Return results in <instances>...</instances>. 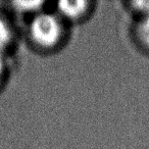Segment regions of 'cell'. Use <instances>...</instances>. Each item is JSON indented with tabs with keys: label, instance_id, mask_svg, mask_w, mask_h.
Listing matches in <instances>:
<instances>
[{
	"label": "cell",
	"instance_id": "cell-1",
	"mask_svg": "<svg viewBox=\"0 0 149 149\" xmlns=\"http://www.w3.org/2000/svg\"><path fill=\"white\" fill-rule=\"evenodd\" d=\"M62 26L52 15L42 13L32 21L30 35L33 41L42 48H53L62 38Z\"/></svg>",
	"mask_w": 149,
	"mask_h": 149
},
{
	"label": "cell",
	"instance_id": "cell-2",
	"mask_svg": "<svg viewBox=\"0 0 149 149\" xmlns=\"http://www.w3.org/2000/svg\"><path fill=\"white\" fill-rule=\"evenodd\" d=\"M89 2L87 1H60L58 3V10L62 15L72 19H76L84 15L88 10Z\"/></svg>",
	"mask_w": 149,
	"mask_h": 149
},
{
	"label": "cell",
	"instance_id": "cell-3",
	"mask_svg": "<svg viewBox=\"0 0 149 149\" xmlns=\"http://www.w3.org/2000/svg\"><path fill=\"white\" fill-rule=\"evenodd\" d=\"M137 36L141 43L145 47L149 48V15L144 17L139 23L137 28Z\"/></svg>",
	"mask_w": 149,
	"mask_h": 149
},
{
	"label": "cell",
	"instance_id": "cell-4",
	"mask_svg": "<svg viewBox=\"0 0 149 149\" xmlns=\"http://www.w3.org/2000/svg\"><path fill=\"white\" fill-rule=\"evenodd\" d=\"M11 39V32L7 24L0 17V51L5 48Z\"/></svg>",
	"mask_w": 149,
	"mask_h": 149
},
{
	"label": "cell",
	"instance_id": "cell-5",
	"mask_svg": "<svg viewBox=\"0 0 149 149\" xmlns=\"http://www.w3.org/2000/svg\"><path fill=\"white\" fill-rule=\"evenodd\" d=\"M15 6V8H19L21 10H36L38 9L43 2H40V1H25V2H15L13 3Z\"/></svg>",
	"mask_w": 149,
	"mask_h": 149
},
{
	"label": "cell",
	"instance_id": "cell-6",
	"mask_svg": "<svg viewBox=\"0 0 149 149\" xmlns=\"http://www.w3.org/2000/svg\"><path fill=\"white\" fill-rule=\"evenodd\" d=\"M132 5L134 9L142 13L144 17L149 15V1H135V2H132Z\"/></svg>",
	"mask_w": 149,
	"mask_h": 149
},
{
	"label": "cell",
	"instance_id": "cell-7",
	"mask_svg": "<svg viewBox=\"0 0 149 149\" xmlns=\"http://www.w3.org/2000/svg\"><path fill=\"white\" fill-rule=\"evenodd\" d=\"M4 76H5V63H4V60H3L2 56L0 54V85L2 84Z\"/></svg>",
	"mask_w": 149,
	"mask_h": 149
}]
</instances>
